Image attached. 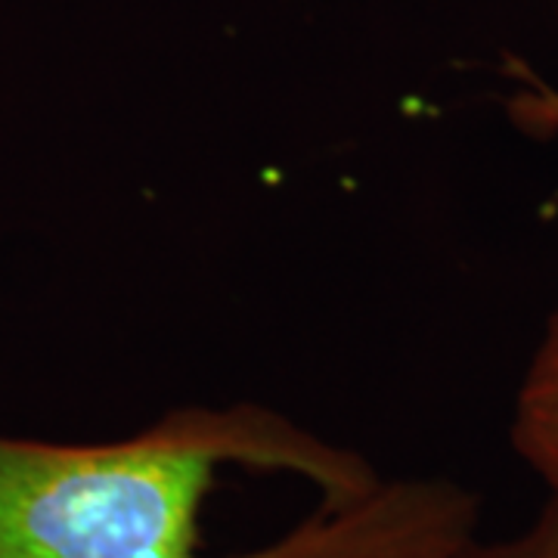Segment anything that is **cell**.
Wrapping results in <instances>:
<instances>
[{"instance_id": "obj_1", "label": "cell", "mask_w": 558, "mask_h": 558, "mask_svg": "<svg viewBox=\"0 0 558 558\" xmlns=\"http://www.w3.org/2000/svg\"><path fill=\"white\" fill-rule=\"evenodd\" d=\"M475 537L465 487L385 481L255 403L102 444L0 435V558H450Z\"/></svg>"}, {"instance_id": "obj_2", "label": "cell", "mask_w": 558, "mask_h": 558, "mask_svg": "<svg viewBox=\"0 0 558 558\" xmlns=\"http://www.w3.org/2000/svg\"><path fill=\"white\" fill-rule=\"evenodd\" d=\"M512 447L558 494V314L549 319L546 336L521 381L512 416Z\"/></svg>"}, {"instance_id": "obj_3", "label": "cell", "mask_w": 558, "mask_h": 558, "mask_svg": "<svg viewBox=\"0 0 558 558\" xmlns=\"http://www.w3.org/2000/svg\"><path fill=\"white\" fill-rule=\"evenodd\" d=\"M450 558H558V494H549L537 519L519 534L494 543L475 537Z\"/></svg>"}, {"instance_id": "obj_4", "label": "cell", "mask_w": 558, "mask_h": 558, "mask_svg": "<svg viewBox=\"0 0 558 558\" xmlns=\"http://www.w3.org/2000/svg\"><path fill=\"white\" fill-rule=\"evenodd\" d=\"M509 119L531 137H556L558 134V90L543 81L527 78V87L515 90L509 102Z\"/></svg>"}]
</instances>
